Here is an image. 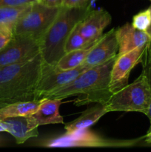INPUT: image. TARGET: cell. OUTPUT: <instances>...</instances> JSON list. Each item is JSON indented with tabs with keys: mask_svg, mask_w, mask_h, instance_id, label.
I'll return each instance as SVG.
<instances>
[{
	"mask_svg": "<svg viewBox=\"0 0 151 152\" xmlns=\"http://www.w3.org/2000/svg\"><path fill=\"white\" fill-rule=\"evenodd\" d=\"M142 63V66H143V71H144L146 74V75L147 76L151 88V42L147 43L146 47H145ZM147 117H148L150 120V128L148 129L146 135L144 136V138L145 142L147 143L150 144L151 143V99Z\"/></svg>",
	"mask_w": 151,
	"mask_h": 152,
	"instance_id": "cell-20",
	"label": "cell"
},
{
	"mask_svg": "<svg viewBox=\"0 0 151 152\" xmlns=\"http://www.w3.org/2000/svg\"><path fill=\"white\" fill-rule=\"evenodd\" d=\"M116 56L105 63L89 68L47 98L63 99L77 96L75 100L77 106L93 102L105 105L113 94L109 89V83L111 70Z\"/></svg>",
	"mask_w": 151,
	"mask_h": 152,
	"instance_id": "cell-2",
	"label": "cell"
},
{
	"mask_svg": "<svg viewBox=\"0 0 151 152\" xmlns=\"http://www.w3.org/2000/svg\"><path fill=\"white\" fill-rule=\"evenodd\" d=\"M118 52V44L115 29L113 28L99 39L88 53L83 65L88 68L102 65L115 57Z\"/></svg>",
	"mask_w": 151,
	"mask_h": 152,
	"instance_id": "cell-10",
	"label": "cell"
},
{
	"mask_svg": "<svg viewBox=\"0 0 151 152\" xmlns=\"http://www.w3.org/2000/svg\"><path fill=\"white\" fill-rule=\"evenodd\" d=\"M65 0H37L38 2L49 7H62Z\"/></svg>",
	"mask_w": 151,
	"mask_h": 152,
	"instance_id": "cell-25",
	"label": "cell"
},
{
	"mask_svg": "<svg viewBox=\"0 0 151 152\" xmlns=\"http://www.w3.org/2000/svg\"><path fill=\"white\" fill-rule=\"evenodd\" d=\"M95 1H96V0H90V4H93V2H94Z\"/></svg>",
	"mask_w": 151,
	"mask_h": 152,
	"instance_id": "cell-28",
	"label": "cell"
},
{
	"mask_svg": "<svg viewBox=\"0 0 151 152\" xmlns=\"http://www.w3.org/2000/svg\"><path fill=\"white\" fill-rule=\"evenodd\" d=\"M60 99L44 98L38 106L37 111L33 114L38 126L50 124H64L63 117L59 113L62 105Z\"/></svg>",
	"mask_w": 151,
	"mask_h": 152,
	"instance_id": "cell-14",
	"label": "cell"
},
{
	"mask_svg": "<svg viewBox=\"0 0 151 152\" xmlns=\"http://www.w3.org/2000/svg\"><path fill=\"white\" fill-rule=\"evenodd\" d=\"M92 4L81 7H62L60 13L40 40V53L46 65L54 67L65 54V46L76 25L91 10Z\"/></svg>",
	"mask_w": 151,
	"mask_h": 152,
	"instance_id": "cell-3",
	"label": "cell"
},
{
	"mask_svg": "<svg viewBox=\"0 0 151 152\" xmlns=\"http://www.w3.org/2000/svg\"><path fill=\"white\" fill-rule=\"evenodd\" d=\"M89 69L81 64L73 69L64 71H56L53 67L46 65L41 80L37 89V99L47 98L53 92L66 86L77 77Z\"/></svg>",
	"mask_w": 151,
	"mask_h": 152,
	"instance_id": "cell-9",
	"label": "cell"
},
{
	"mask_svg": "<svg viewBox=\"0 0 151 152\" xmlns=\"http://www.w3.org/2000/svg\"><path fill=\"white\" fill-rule=\"evenodd\" d=\"M107 113L105 106L102 104L97 103V105L85 110L79 117L65 124V129L66 132L72 133L81 129H89Z\"/></svg>",
	"mask_w": 151,
	"mask_h": 152,
	"instance_id": "cell-15",
	"label": "cell"
},
{
	"mask_svg": "<svg viewBox=\"0 0 151 152\" xmlns=\"http://www.w3.org/2000/svg\"><path fill=\"white\" fill-rule=\"evenodd\" d=\"M45 66L39 53L26 62L0 68V108L37 99V89Z\"/></svg>",
	"mask_w": 151,
	"mask_h": 152,
	"instance_id": "cell-1",
	"label": "cell"
},
{
	"mask_svg": "<svg viewBox=\"0 0 151 152\" xmlns=\"http://www.w3.org/2000/svg\"><path fill=\"white\" fill-rule=\"evenodd\" d=\"M35 1H37V0H0V7L23 5Z\"/></svg>",
	"mask_w": 151,
	"mask_h": 152,
	"instance_id": "cell-22",
	"label": "cell"
},
{
	"mask_svg": "<svg viewBox=\"0 0 151 152\" xmlns=\"http://www.w3.org/2000/svg\"><path fill=\"white\" fill-rule=\"evenodd\" d=\"M6 129V132L10 134L17 144H22L30 138L38 135V124L33 115L8 117L1 120Z\"/></svg>",
	"mask_w": 151,
	"mask_h": 152,
	"instance_id": "cell-12",
	"label": "cell"
},
{
	"mask_svg": "<svg viewBox=\"0 0 151 152\" xmlns=\"http://www.w3.org/2000/svg\"><path fill=\"white\" fill-rule=\"evenodd\" d=\"M32 4L13 7H0V28L13 33V28L18 19Z\"/></svg>",
	"mask_w": 151,
	"mask_h": 152,
	"instance_id": "cell-18",
	"label": "cell"
},
{
	"mask_svg": "<svg viewBox=\"0 0 151 152\" xmlns=\"http://www.w3.org/2000/svg\"><path fill=\"white\" fill-rule=\"evenodd\" d=\"M13 34L5 30L0 29V50L6 45L13 37Z\"/></svg>",
	"mask_w": 151,
	"mask_h": 152,
	"instance_id": "cell-24",
	"label": "cell"
},
{
	"mask_svg": "<svg viewBox=\"0 0 151 152\" xmlns=\"http://www.w3.org/2000/svg\"><path fill=\"white\" fill-rule=\"evenodd\" d=\"M90 0H65L62 7H81L88 5Z\"/></svg>",
	"mask_w": 151,
	"mask_h": 152,
	"instance_id": "cell-23",
	"label": "cell"
},
{
	"mask_svg": "<svg viewBox=\"0 0 151 152\" xmlns=\"http://www.w3.org/2000/svg\"><path fill=\"white\" fill-rule=\"evenodd\" d=\"M6 132V129L5 127H4V124H3V123L1 122V120H0V132Z\"/></svg>",
	"mask_w": 151,
	"mask_h": 152,
	"instance_id": "cell-27",
	"label": "cell"
},
{
	"mask_svg": "<svg viewBox=\"0 0 151 152\" xmlns=\"http://www.w3.org/2000/svg\"><path fill=\"white\" fill-rule=\"evenodd\" d=\"M144 137L132 140H116L104 137L88 129H81L72 133H65L62 136L46 141L47 148H126L136 145Z\"/></svg>",
	"mask_w": 151,
	"mask_h": 152,
	"instance_id": "cell-5",
	"label": "cell"
},
{
	"mask_svg": "<svg viewBox=\"0 0 151 152\" xmlns=\"http://www.w3.org/2000/svg\"><path fill=\"white\" fill-rule=\"evenodd\" d=\"M98 40H96V41H90V40L84 38L79 33L76 25L75 28L73 29V31H71L69 37H68V39L66 41V43H65V53L70 51H73V50L85 48L89 47V46L92 45L94 43H96Z\"/></svg>",
	"mask_w": 151,
	"mask_h": 152,
	"instance_id": "cell-19",
	"label": "cell"
},
{
	"mask_svg": "<svg viewBox=\"0 0 151 152\" xmlns=\"http://www.w3.org/2000/svg\"><path fill=\"white\" fill-rule=\"evenodd\" d=\"M42 99L22 101L1 107L0 108V120L8 117L33 115L37 111Z\"/></svg>",
	"mask_w": 151,
	"mask_h": 152,
	"instance_id": "cell-16",
	"label": "cell"
},
{
	"mask_svg": "<svg viewBox=\"0 0 151 152\" xmlns=\"http://www.w3.org/2000/svg\"><path fill=\"white\" fill-rule=\"evenodd\" d=\"M151 99V88L147 76L144 71L131 84H127L113 93L103 105L107 112H140L147 115Z\"/></svg>",
	"mask_w": 151,
	"mask_h": 152,
	"instance_id": "cell-4",
	"label": "cell"
},
{
	"mask_svg": "<svg viewBox=\"0 0 151 152\" xmlns=\"http://www.w3.org/2000/svg\"><path fill=\"white\" fill-rule=\"evenodd\" d=\"M40 53V41L29 36L13 34L0 50V68L26 62Z\"/></svg>",
	"mask_w": 151,
	"mask_h": 152,
	"instance_id": "cell-7",
	"label": "cell"
},
{
	"mask_svg": "<svg viewBox=\"0 0 151 152\" xmlns=\"http://www.w3.org/2000/svg\"><path fill=\"white\" fill-rule=\"evenodd\" d=\"M112 17L104 9H91L87 16L77 24L80 34L90 41H96L103 35L104 30L110 24Z\"/></svg>",
	"mask_w": 151,
	"mask_h": 152,
	"instance_id": "cell-11",
	"label": "cell"
},
{
	"mask_svg": "<svg viewBox=\"0 0 151 152\" xmlns=\"http://www.w3.org/2000/svg\"><path fill=\"white\" fill-rule=\"evenodd\" d=\"M115 36L118 44L117 54L118 56L145 45L151 42L146 31L136 29L130 23H126L115 29Z\"/></svg>",
	"mask_w": 151,
	"mask_h": 152,
	"instance_id": "cell-13",
	"label": "cell"
},
{
	"mask_svg": "<svg viewBox=\"0 0 151 152\" xmlns=\"http://www.w3.org/2000/svg\"><path fill=\"white\" fill-rule=\"evenodd\" d=\"M150 23V9L142 10L133 17L132 25L140 31H146Z\"/></svg>",
	"mask_w": 151,
	"mask_h": 152,
	"instance_id": "cell-21",
	"label": "cell"
},
{
	"mask_svg": "<svg viewBox=\"0 0 151 152\" xmlns=\"http://www.w3.org/2000/svg\"><path fill=\"white\" fill-rule=\"evenodd\" d=\"M96 43L85 48L73 50V51L66 53L53 67V69L56 71H64L73 69L81 65L84 62L88 53H90Z\"/></svg>",
	"mask_w": 151,
	"mask_h": 152,
	"instance_id": "cell-17",
	"label": "cell"
},
{
	"mask_svg": "<svg viewBox=\"0 0 151 152\" xmlns=\"http://www.w3.org/2000/svg\"><path fill=\"white\" fill-rule=\"evenodd\" d=\"M62 8V7H49L38 1L33 2L16 22L13 34L29 36L40 41Z\"/></svg>",
	"mask_w": 151,
	"mask_h": 152,
	"instance_id": "cell-6",
	"label": "cell"
},
{
	"mask_svg": "<svg viewBox=\"0 0 151 152\" xmlns=\"http://www.w3.org/2000/svg\"><path fill=\"white\" fill-rule=\"evenodd\" d=\"M146 45L122 55H117L111 70L109 83V89L112 93L118 91L128 84L130 72L136 65L142 62Z\"/></svg>",
	"mask_w": 151,
	"mask_h": 152,
	"instance_id": "cell-8",
	"label": "cell"
},
{
	"mask_svg": "<svg viewBox=\"0 0 151 152\" xmlns=\"http://www.w3.org/2000/svg\"><path fill=\"white\" fill-rule=\"evenodd\" d=\"M149 9H150V25L149 27H148V28L147 29L146 33L148 34V36H149L150 39L151 40V7H150Z\"/></svg>",
	"mask_w": 151,
	"mask_h": 152,
	"instance_id": "cell-26",
	"label": "cell"
}]
</instances>
